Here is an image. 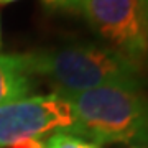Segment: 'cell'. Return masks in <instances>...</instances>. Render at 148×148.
<instances>
[{
  "instance_id": "cell-1",
  "label": "cell",
  "mask_w": 148,
  "mask_h": 148,
  "mask_svg": "<svg viewBox=\"0 0 148 148\" xmlns=\"http://www.w3.org/2000/svg\"><path fill=\"white\" fill-rule=\"evenodd\" d=\"M35 77H43L56 94H73L107 86L142 87L140 68L107 45L73 43L27 53Z\"/></svg>"
},
{
  "instance_id": "cell-2",
  "label": "cell",
  "mask_w": 148,
  "mask_h": 148,
  "mask_svg": "<svg viewBox=\"0 0 148 148\" xmlns=\"http://www.w3.org/2000/svg\"><path fill=\"white\" fill-rule=\"evenodd\" d=\"M61 95L74 112L73 135L97 147L148 143V97L140 87L107 86Z\"/></svg>"
},
{
  "instance_id": "cell-3",
  "label": "cell",
  "mask_w": 148,
  "mask_h": 148,
  "mask_svg": "<svg viewBox=\"0 0 148 148\" xmlns=\"http://www.w3.org/2000/svg\"><path fill=\"white\" fill-rule=\"evenodd\" d=\"M79 13L107 46L142 68L148 51L145 0H81Z\"/></svg>"
},
{
  "instance_id": "cell-4",
  "label": "cell",
  "mask_w": 148,
  "mask_h": 148,
  "mask_svg": "<svg viewBox=\"0 0 148 148\" xmlns=\"http://www.w3.org/2000/svg\"><path fill=\"white\" fill-rule=\"evenodd\" d=\"M74 123L73 107L64 95L56 92L30 95L0 107V148H10L30 137L73 133Z\"/></svg>"
},
{
  "instance_id": "cell-5",
  "label": "cell",
  "mask_w": 148,
  "mask_h": 148,
  "mask_svg": "<svg viewBox=\"0 0 148 148\" xmlns=\"http://www.w3.org/2000/svg\"><path fill=\"white\" fill-rule=\"evenodd\" d=\"M36 81L30 71L27 53H0V107L35 92Z\"/></svg>"
},
{
  "instance_id": "cell-6",
  "label": "cell",
  "mask_w": 148,
  "mask_h": 148,
  "mask_svg": "<svg viewBox=\"0 0 148 148\" xmlns=\"http://www.w3.org/2000/svg\"><path fill=\"white\" fill-rule=\"evenodd\" d=\"M45 148H99L95 143L66 132H54L46 138Z\"/></svg>"
},
{
  "instance_id": "cell-7",
  "label": "cell",
  "mask_w": 148,
  "mask_h": 148,
  "mask_svg": "<svg viewBox=\"0 0 148 148\" xmlns=\"http://www.w3.org/2000/svg\"><path fill=\"white\" fill-rule=\"evenodd\" d=\"M43 3L51 10H63L79 13L81 10V0H41Z\"/></svg>"
},
{
  "instance_id": "cell-8",
  "label": "cell",
  "mask_w": 148,
  "mask_h": 148,
  "mask_svg": "<svg viewBox=\"0 0 148 148\" xmlns=\"http://www.w3.org/2000/svg\"><path fill=\"white\" fill-rule=\"evenodd\" d=\"M45 142H46V138L43 137H30L16 142L10 148H45Z\"/></svg>"
},
{
  "instance_id": "cell-9",
  "label": "cell",
  "mask_w": 148,
  "mask_h": 148,
  "mask_svg": "<svg viewBox=\"0 0 148 148\" xmlns=\"http://www.w3.org/2000/svg\"><path fill=\"white\" fill-rule=\"evenodd\" d=\"M16 0H0V5H8V3H13Z\"/></svg>"
},
{
  "instance_id": "cell-10",
  "label": "cell",
  "mask_w": 148,
  "mask_h": 148,
  "mask_svg": "<svg viewBox=\"0 0 148 148\" xmlns=\"http://www.w3.org/2000/svg\"><path fill=\"white\" fill-rule=\"evenodd\" d=\"M0 48H2V23H0Z\"/></svg>"
},
{
  "instance_id": "cell-11",
  "label": "cell",
  "mask_w": 148,
  "mask_h": 148,
  "mask_svg": "<svg viewBox=\"0 0 148 148\" xmlns=\"http://www.w3.org/2000/svg\"><path fill=\"white\" fill-rule=\"evenodd\" d=\"M145 61H148V51H147V59H145Z\"/></svg>"
},
{
  "instance_id": "cell-12",
  "label": "cell",
  "mask_w": 148,
  "mask_h": 148,
  "mask_svg": "<svg viewBox=\"0 0 148 148\" xmlns=\"http://www.w3.org/2000/svg\"><path fill=\"white\" fill-rule=\"evenodd\" d=\"M145 2H147V7H148V0H145Z\"/></svg>"
},
{
  "instance_id": "cell-13",
  "label": "cell",
  "mask_w": 148,
  "mask_h": 148,
  "mask_svg": "<svg viewBox=\"0 0 148 148\" xmlns=\"http://www.w3.org/2000/svg\"><path fill=\"white\" fill-rule=\"evenodd\" d=\"M135 148H142V147H135Z\"/></svg>"
}]
</instances>
